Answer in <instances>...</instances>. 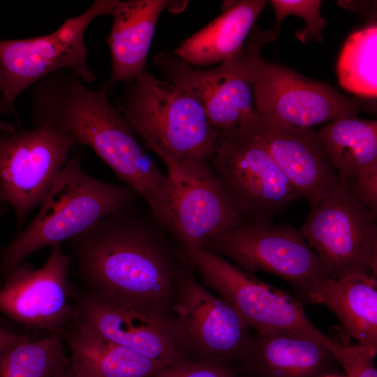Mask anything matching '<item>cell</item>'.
Wrapping results in <instances>:
<instances>
[{"instance_id": "obj_5", "label": "cell", "mask_w": 377, "mask_h": 377, "mask_svg": "<svg viewBox=\"0 0 377 377\" xmlns=\"http://www.w3.org/2000/svg\"><path fill=\"white\" fill-rule=\"evenodd\" d=\"M274 39L271 29L262 30L255 25L240 50L214 68L193 67L168 52L157 54L154 64L167 81L201 105L215 130L228 131L239 127L256 110L258 63L263 47Z\"/></svg>"}, {"instance_id": "obj_1", "label": "cell", "mask_w": 377, "mask_h": 377, "mask_svg": "<svg viewBox=\"0 0 377 377\" xmlns=\"http://www.w3.org/2000/svg\"><path fill=\"white\" fill-rule=\"evenodd\" d=\"M134 203L68 240L87 290L119 303L168 315L177 280L189 265L157 223Z\"/></svg>"}, {"instance_id": "obj_31", "label": "cell", "mask_w": 377, "mask_h": 377, "mask_svg": "<svg viewBox=\"0 0 377 377\" xmlns=\"http://www.w3.org/2000/svg\"><path fill=\"white\" fill-rule=\"evenodd\" d=\"M0 203H5L3 196V193H2V191L1 190V188H0Z\"/></svg>"}, {"instance_id": "obj_2", "label": "cell", "mask_w": 377, "mask_h": 377, "mask_svg": "<svg viewBox=\"0 0 377 377\" xmlns=\"http://www.w3.org/2000/svg\"><path fill=\"white\" fill-rule=\"evenodd\" d=\"M108 87L91 90L71 72L64 71L46 76L32 91L34 125L55 129L75 145L89 147L151 211L166 175L145 152L121 111L110 102Z\"/></svg>"}, {"instance_id": "obj_30", "label": "cell", "mask_w": 377, "mask_h": 377, "mask_svg": "<svg viewBox=\"0 0 377 377\" xmlns=\"http://www.w3.org/2000/svg\"><path fill=\"white\" fill-rule=\"evenodd\" d=\"M54 377H77V376L73 372L69 364V366L66 369H65L64 371H61L60 373H59Z\"/></svg>"}, {"instance_id": "obj_8", "label": "cell", "mask_w": 377, "mask_h": 377, "mask_svg": "<svg viewBox=\"0 0 377 377\" xmlns=\"http://www.w3.org/2000/svg\"><path fill=\"white\" fill-rule=\"evenodd\" d=\"M205 285L231 304L257 333L288 330L302 334L332 353L341 343L324 334L309 319L295 295L265 283L205 248L185 251Z\"/></svg>"}, {"instance_id": "obj_28", "label": "cell", "mask_w": 377, "mask_h": 377, "mask_svg": "<svg viewBox=\"0 0 377 377\" xmlns=\"http://www.w3.org/2000/svg\"><path fill=\"white\" fill-rule=\"evenodd\" d=\"M346 377H377L374 359L376 355L365 348L344 345L334 355Z\"/></svg>"}, {"instance_id": "obj_17", "label": "cell", "mask_w": 377, "mask_h": 377, "mask_svg": "<svg viewBox=\"0 0 377 377\" xmlns=\"http://www.w3.org/2000/svg\"><path fill=\"white\" fill-rule=\"evenodd\" d=\"M70 292L77 317L108 339L152 360L186 359L168 315L108 300L71 283Z\"/></svg>"}, {"instance_id": "obj_9", "label": "cell", "mask_w": 377, "mask_h": 377, "mask_svg": "<svg viewBox=\"0 0 377 377\" xmlns=\"http://www.w3.org/2000/svg\"><path fill=\"white\" fill-rule=\"evenodd\" d=\"M249 273L266 272L286 281L302 304H310L324 275L318 259L300 230L274 221L243 222L202 246Z\"/></svg>"}, {"instance_id": "obj_18", "label": "cell", "mask_w": 377, "mask_h": 377, "mask_svg": "<svg viewBox=\"0 0 377 377\" xmlns=\"http://www.w3.org/2000/svg\"><path fill=\"white\" fill-rule=\"evenodd\" d=\"M337 363L333 353L313 339L277 330L251 337L242 367L258 377H320Z\"/></svg>"}, {"instance_id": "obj_26", "label": "cell", "mask_w": 377, "mask_h": 377, "mask_svg": "<svg viewBox=\"0 0 377 377\" xmlns=\"http://www.w3.org/2000/svg\"><path fill=\"white\" fill-rule=\"evenodd\" d=\"M272 6L275 22L272 31L278 37L280 24L288 15H295L304 20L306 26L295 32L296 38L302 43L309 39H322L321 31L326 22L320 14L321 1L318 0H272L267 1Z\"/></svg>"}, {"instance_id": "obj_14", "label": "cell", "mask_w": 377, "mask_h": 377, "mask_svg": "<svg viewBox=\"0 0 377 377\" xmlns=\"http://www.w3.org/2000/svg\"><path fill=\"white\" fill-rule=\"evenodd\" d=\"M72 263L71 255L57 245L41 267L22 261L4 272L0 311L27 330L59 336L77 316L68 281Z\"/></svg>"}, {"instance_id": "obj_23", "label": "cell", "mask_w": 377, "mask_h": 377, "mask_svg": "<svg viewBox=\"0 0 377 377\" xmlns=\"http://www.w3.org/2000/svg\"><path fill=\"white\" fill-rule=\"evenodd\" d=\"M310 304L326 306L359 346L376 354V278L361 274L337 280L325 277L312 295Z\"/></svg>"}, {"instance_id": "obj_11", "label": "cell", "mask_w": 377, "mask_h": 377, "mask_svg": "<svg viewBox=\"0 0 377 377\" xmlns=\"http://www.w3.org/2000/svg\"><path fill=\"white\" fill-rule=\"evenodd\" d=\"M186 267L180 273L168 319L183 350L198 359L230 367L243 365L251 337L249 326L228 301L214 295Z\"/></svg>"}, {"instance_id": "obj_19", "label": "cell", "mask_w": 377, "mask_h": 377, "mask_svg": "<svg viewBox=\"0 0 377 377\" xmlns=\"http://www.w3.org/2000/svg\"><path fill=\"white\" fill-rule=\"evenodd\" d=\"M59 337L71 348L70 367L77 377H151L172 363L114 342L77 316Z\"/></svg>"}, {"instance_id": "obj_13", "label": "cell", "mask_w": 377, "mask_h": 377, "mask_svg": "<svg viewBox=\"0 0 377 377\" xmlns=\"http://www.w3.org/2000/svg\"><path fill=\"white\" fill-rule=\"evenodd\" d=\"M75 145L49 127L16 131L0 121V188L20 223L40 205Z\"/></svg>"}, {"instance_id": "obj_7", "label": "cell", "mask_w": 377, "mask_h": 377, "mask_svg": "<svg viewBox=\"0 0 377 377\" xmlns=\"http://www.w3.org/2000/svg\"><path fill=\"white\" fill-rule=\"evenodd\" d=\"M118 1L97 0L48 35L0 40V111L8 112L25 89L57 71L68 69L84 82H94L96 75L89 66L84 33L95 18L111 15Z\"/></svg>"}, {"instance_id": "obj_4", "label": "cell", "mask_w": 377, "mask_h": 377, "mask_svg": "<svg viewBox=\"0 0 377 377\" xmlns=\"http://www.w3.org/2000/svg\"><path fill=\"white\" fill-rule=\"evenodd\" d=\"M139 198L126 185L89 175L81 165L80 155L74 154L54 179L35 217L1 251L0 272L40 249L67 242Z\"/></svg>"}, {"instance_id": "obj_3", "label": "cell", "mask_w": 377, "mask_h": 377, "mask_svg": "<svg viewBox=\"0 0 377 377\" xmlns=\"http://www.w3.org/2000/svg\"><path fill=\"white\" fill-rule=\"evenodd\" d=\"M117 108L144 145L175 172L209 163L219 133L201 105L176 85L145 71L117 101Z\"/></svg>"}, {"instance_id": "obj_29", "label": "cell", "mask_w": 377, "mask_h": 377, "mask_svg": "<svg viewBox=\"0 0 377 377\" xmlns=\"http://www.w3.org/2000/svg\"><path fill=\"white\" fill-rule=\"evenodd\" d=\"M28 338L26 335L10 332L0 325V352Z\"/></svg>"}, {"instance_id": "obj_24", "label": "cell", "mask_w": 377, "mask_h": 377, "mask_svg": "<svg viewBox=\"0 0 377 377\" xmlns=\"http://www.w3.org/2000/svg\"><path fill=\"white\" fill-rule=\"evenodd\" d=\"M376 23L353 33L346 40L337 63L339 85L360 98L377 96Z\"/></svg>"}, {"instance_id": "obj_6", "label": "cell", "mask_w": 377, "mask_h": 377, "mask_svg": "<svg viewBox=\"0 0 377 377\" xmlns=\"http://www.w3.org/2000/svg\"><path fill=\"white\" fill-rule=\"evenodd\" d=\"M331 279L361 274L376 278V214L346 184H339L311 207L299 230Z\"/></svg>"}, {"instance_id": "obj_15", "label": "cell", "mask_w": 377, "mask_h": 377, "mask_svg": "<svg viewBox=\"0 0 377 377\" xmlns=\"http://www.w3.org/2000/svg\"><path fill=\"white\" fill-rule=\"evenodd\" d=\"M253 101L259 113L306 128L367 109L362 98L345 96L327 83L263 57L257 66Z\"/></svg>"}, {"instance_id": "obj_32", "label": "cell", "mask_w": 377, "mask_h": 377, "mask_svg": "<svg viewBox=\"0 0 377 377\" xmlns=\"http://www.w3.org/2000/svg\"><path fill=\"white\" fill-rule=\"evenodd\" d=\"M320 377H343V376H336V375H331L330 374H325V375H323V376H321Z\"/></svg>"}, {"instance_id": "obj_16", "label": "cell", "mask_w": 377, "mask_h": 377, "mask_svg": "<svg viewBox=\"0 0 377 377\" xmlns=\"http://www.w3.org/2000/svg\"><path fill=\"white\" fill-rule=\"evenodd\" d=\"M241 126L265 147L310 207L327 196L339 184L318 131L297 127L256 110Z\"/></svg>"}, {"instance_id": "obj_12", "label": "cell", "mask_w": 377, "mask_h": 377, "mask_svg": "<svg viewBox=\"0 0 377 377\" xmlns=\"http://www.w3.org/2000/svg\"><path fill=\"white\" fill-rule=\"evenodd\" d=\"M151 212L184 251L202 247L216 235L244 222L207 162L167 172Z\"/></svg>"}, {"instance_id": "obj_20", "label": "cell", "mask_w": 377, "mask_h": 377, "mask_svg": "<svg viewBox=\"0 0 377 377\" xmlns=\"http://www.w3.org/2000/svg\"><path fill=\"white\" fill-rule=\"evenodd\" d=\"M173 1H119L111 15L112 27L106 39L112 57L108 84L135 81L146 71V62L161 12Z\"/></svg>"}, {"instance_id": "obj_21", "label": "cell", "mask_w": 377, "mask_h": 377, "mask_svg": "<svg viewBox=\"0 0 377 377\" xmlns=\"http://www.w3.org/2000/svg\"><path fill=\"white\" fill-rule=\"evenodd\" d=\"M318 132L330 163L350 189L377 185V121L343 115Z\"/></svg>"}, {"instance_id": "obj_25", "label": "cell", "mask_w": 377, "mask_h": 377, "mask_svg": "<svg viewBox=\"0 0 377 377\" xmlns=\"http://www.w3.org/2000/svg\"><path fill=\"white\" fill-rule=\"evenodd\" d=\"M69 364L57 334L34 341L28 338L0 352V377H54Z\"/></svg>"}, {"instance_id": "obj_10", "label": "cell", "mask_w": 377, "mask_h": 377, "mask_svg": "<svg viewBox=\"0 0 377 377\" xmlns=\"http://www.w3.org/2000/svg\"><path fill=\"white\" fill-rule=\"evenodd\" d=\"M209 165L244 222L274 221L300 197L265 147L242 126L219 133Z\"/></svg>"}, {"instance_id": "obj_33", "label": "cell", "mask_w": 377, "mask_h": 377, "mask_svg": "<svg viewBox=\"0 0 377 377\" xmlns=\"http://www.w3.org/2000/svg\"><path fill=\"white\" fill-rule=\"evenodd\" d=\"M1 85H2V83H1V75H0V89H1Z\"/></svg>"}, {"instance_id": "obj_27", "label": "cell", "mask_w": 377, "mask_h": 377, "mask_svg": "<svg viewBox=\"0 0 377 377\" xmlns=\"http://www.w3.org/2000/svg\"><path fill=\"white\" fill-rule=\"evenodd\" d=\"M151 377H237L230 367L208 362L182 359L170 363Z\"/></svg>"}, {"instance_id": "obj_22", "label": "cell", "mask_w": 377, "mask_h": 377, "mask_svg": "<svg viewBox=\"0 0 377 377\" xmlns=\"http://www.w3.org/2000/svg\"><path fill=\"white\" fill-rule=\"evenodd\" d=\"M267 3L242 0L224 3L219 16L184 40L172 53L196 68L226 61L242 47Z\"/></svg>"}]
</instances>
